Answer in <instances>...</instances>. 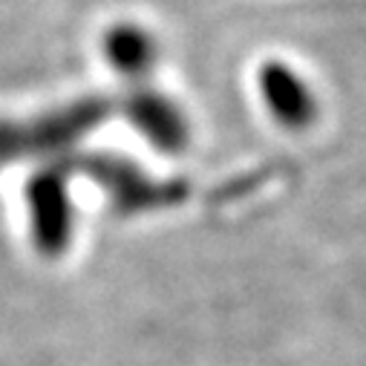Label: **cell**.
<instances>
[{
  "label": "cell",
  "instance_id": "obj_3",
  "mask_svg": "<svg viewBox=\"0 0 366 366\" xmlns=\"http://www.w3.org/2000/svg\"><path fill=\"white\" fill-rule=\"evenodd\" d=\"M110 55L124 69H144L150 64V41L142 32H119L113 38Z\"/></svg>",
  "mask_w": 366,
  "mask_h": 366
},
{
  "label": "cell",
  "instance_id": "obj_1",
  "mask_svg": "<svg viewBox=\"0 0 366 366\" xmlns=\"http://www.w3.org/2000/svg\"><path fill=\"white\" fill-rule=\"evenodd\" d=\"M262 96H265L271 113L289 127H300L315 116L312 93L286 66L271 64L262 69Z\"/></svg>",
  "mask_w": 366,
  "mask_h": 366
},
{
  "label": "cell",
  "instance_id": "obj_2",
  "mask_svg": "<svg viewBox=\"0 0 366 366\" xmlns=\"http://www.w3.org/2000/svg\"><path fill=\"white\" fill-rule=\"evenodd\" d=\"M133 119L136 124L147 133L150 142L162 144V147H179L182 142L188 139V124L182 119V113L164 102V99H156V96H144L136 102L133 107Z\"/></svg>",
  "mask_w": 366,
  "mask_h": 366
}]
</instances>
